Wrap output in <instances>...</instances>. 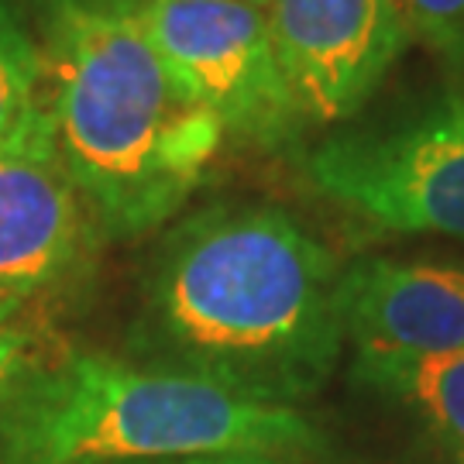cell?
<instances>
[{
    "mask_svg": "<svg viewBox=\"0 0 464 464\" xmlns=\"http://www.w3.org/2000/svg\"><path fill=\"white\" fill-rule=\"evenodd\" d=\"M341 272L282 207H199L151 248L128 351L159 372L299 410L344 354Z\"/></svg>",
    "mask_w": 464,
    "mask_h": 464,
    "instance_id": "1",
    "label": "cell"
},
{
    "mask_svg": "<svg viewBox=\"0 0 464 464\" xmlns=\"http://www.w3.org/2000/svg\"><path fill=\"white\" fill-rule=\"evenodd\" d=\"M42 103L103 241L179 217L224 149V128L172 72L141 0H28Z\"/></svg>",
    "mask_w": 464,
    "mask_h": 464,
    "instance_id": "2",
    "label": "cell"
},
{
    "mask_svg": "<svg viewBox=\"0 0 464 464\" xmlns=\"http://www.w3.org/2000/svg\"><path fill=\"white\" fill-rule=\"evenodd\" d=\"M189 454L316 464L334 444L303 410L248 402L86 348L34 354L0 406V464H141Z\"/></svg>",
    "mask_w": 464,
    "mask_h": 464,
    "instance_id": "3",
    "label": "cell"
},
{
    "mask_svg": "<svg viewBox=\"0 0 464 464\" xmlns=\"http://www.w3.org/2000/svg\"><path fill=\"white\" fill-rule=\"evenodd\" d=\"M293 162L310 193L375 231L464 237V86L341 124Z\"/></svg>",
    "mask_w": 464,
    "mask_h": 464,
    "instance_id": "4",
    "label": "cell"
},
{
    "mask_svg": "<svg viewBox=\"0 0 464 464\" xmlns=\"http://www.w3.org/2000/svg\"><path fill=\"white\" fill-rule=\"evenodd\" d=\"M159 52L224 134L268 155L306 149L310 117L272 45L266 7L241 0H141Z\"/></svg>",
    "mask_w": 464,
    "mask_h": 464,
    "instance_id": "5",
    "label": "cell"
},
{
    "mask_svg": "<svg viewBox=\"0 0 464 464\" xmlns=\"http://www.w3.org/2000/svg\"><path fill=\"white\" fill-rule=\"evenodd\" d=\"M100 241L97 217L38 100L24 124L0 141V299L24 306L72 285Z\"/></svg>",
    "mask_w": 464,
    "mask_h": 464,
    "instance_id": "6",
    "label": "cell"
},
{
    "mask_svg": "<svg viewBox=\"0 0 464 464\" xmlns=\"http://www.w3.org/2000/svg\"><path fill=\"white\" fill-rule=\"evenodd\" d=\"M279 66L314 128L358 121L413 45L396 0H268Z\"/></svg>",
    "mask_w": 464,
    "mask_h": 464,
    "instance_id": "7",
    "label": "cell"
},
{
    "mask_svg": "<svg viewBox=\"0 0 464 464\" xmlns=\"http://www.w3.org/2000/svg\"><path fill=\"white\" fill-rule=\"evenodd\" d=\"M341 327L354 358L464 354V268L354 258L341 272Z\"/></svg>",
    "mask_w": 464,
    "mask_h": 464,
    "instance_id": "8",
    "label": "cell"
},
{
    "mask_svg": "<svg viewBox=\"0 0 464 464\" xmlns=\"http://www.w3.org/2000/svg\"><path fill=\"white\" fill-rule=\"evenodd\" d=\"M351 379L406 416L450 464H464V354L354 358Z\"/></svg>",
    "mask_w": 464,
    "mask_h": 464,
    "instance_id": "9",
    "label": "cell"
},
{
    "mask_svg": "<svg viewBox=\"0 0 464 464\" xmlns=\"http://www.w3.org/2000/svg\"><path fill=\"white\" fill-rule=\"evenodd\" d=\"M42 100V49L28 0H0V141Z\"/></svg>",
    "mask_w": 464,
    "mask_h": 464,
    "instance_id": "10",
    "label": "cell"
},
{
    "mask_svg": "<svg viewBox=\"0 0 464 464\" xmlns=\"http://www.w3.org/2000/svg\"><path fill=\"white\" fill-rule=\"evenodd\" d=\"M410 38L464 83V0H396Z\"/></svg>",
    "mask_w": 464,
    "mask_h": 464,
    "instance_id": "11",
    "label": "cell"
},
{
    "mask_svg": "<svg viewBox=\"0 0 464 464\" xmlns=\"http://www.w3.org/2000/svg\"><path fill=\"white\" fill-rule=\"evenodd\" d=\"M34 358V337L24 327L14 324H0V406L11 392V385L17 375L24 372V365Z\"/></svg>",
    "mask_w": 464,
    "mask_h": 464,
    "instance_id": "12",
    "label": "cell"
},
{
    "mask_svg": "<svg viewBox=\"0 0 464 464\" xmlns=\"http://www.w3.org/2000/svg\"><path fill=\"white\" fill-rule=\"evenodd\" d=\"M141 464H293L268 454H189V458H166V461H141Z\"/></svg>",
    "mask_w": 464,
    "mask_h": 464,
    "instance_id": "13",
    "label": "cell"
},
{
    "mask_svg": "<svg viewBox=\"0 0 464 464\" xmlns=\"http://www.w3.org/2000/svg\"><path fill=\"white\" fill-rule=\"evenodd\" d=\"M17 310H21V303H11V299H0V324H11Z\"/></svg>",
    "mask_w": 464,
    "mask_h": 464,
    "instance_id": "14",
    "label": "cell"
},
{
    "mask_svg": "<svg viewBox=\"0 0 464 464\" xmlns=\"http://www.w3.org/2000/svg\"><path fill=\"white\" fill-rule=\"evenodd\" d=\"M241 4H255V7H266L268 0H241Z\"/></svg>",
    "mask_w": 464,
    "mask_h": 464,
    "instance_id": "15",
    "label": "cell"
}]
</instances>
